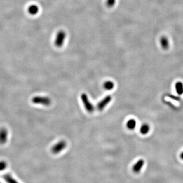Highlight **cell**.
Returning a JSON list of instances; mask_svg holds the SVG:
<instances>
[{
	"label": "cell",
	"mask_w": 183,
	"mask_h": 183,
	"mask_svg": "<svg viewBox=\"0 0 183 183\" xmlns=\"http://www.w3.org/2000/svg\"><path fill=\"white\" fill-rule=\"evenodd\" d=\"M32 102L36 104H41L44 106H49L51 103V99L48 97L38 96L34 97L32 99Z\"/></svg>",
	"instance_id": "obj_1"
},
{
	"label": "cell",
	"mask_w": 183,
	"mask_h": 183,
	"mask_svg": "<svg viewBox=\"0 0 183 183\" xmlns=\"http://www.w3.org/2000/svg\"><path fill=\"white\" fill-rule=\"evenodd\" d=\"M81 99L83 103V104L84 105L87 111L92 113L95 110L94 107L91 102V101L89 100V97L86 93H83L81 95Z\"/></svg>",
	"instance_id": "obj_2"
},
{
	"label": "cell",
	"mask_w": 183,
	"mask_h": 183,
	"mask_svg": "<svg viewBox=\"0 0 183 183\" xmlns=\"http://www.w3.org/2000/svg\"><path fill=\"white\" fill-rule=\"evenodd\" d=\"M66 37V33L64 31L60 30L57 32L55 37V44L57 47H61L63 46Z\"/></svg>",
	"instance_id": "obj_3"
},
{
	"label": "cell",
	"mask_w": 183,
	"mask_h": 183,
	"mask_svg": "<svg viewBox=\"0 0 183 183\" xmlns=\"http://www.w3.org/2000/svg\"><path fill=\"white\" fill-rule=\"evenodd\" d=\"M67 146V143L65 140H60L51 148V152L54 154H57L64 150Z\"/></svg>",
	"instance_id": "obj_4"
},
{
	"label": "cell",
	"mask_w": 183,
	"mask_h": 183,
	"mask_svg": "<svg viewBox=\"0 0 183 183\" xmlns=\"http://www.w3.org/2000/svg\"><path fill=\"white\" fill-rule=\"evenodd\" d=\"M111 100H112V97L110 95H108L104 97L102 100L100 101L97 104V108L98 109V110L99 111H102L104 109L105 107L111 102Z\"/></svg>",
	"instance_id": "obj_5"
},
{
	"label": "cell",
	"mask_w": 183,
	"mask_h": 183,
	"mask_svg": "<svg viewBox=\"0 0 183 183\" xmlns=\"http://www.w3.org/2000/svg\"><path fill=\"white\" fill-rule=\"evenodd\" d=\"M144 164V161L143 159H140L136 162L132 167V171L135 173H139L141 171Z\"/></svg>",
	"instance_id": "obj_6"
},
{
	"label": "cell",
	"mask_w": 183,
	"mask_h": 183,
	"mask_svg": "<svg viewBox=\"0 0 183 183\" xmlns=\"http://www.w3.org/2000/svg\"><path fill=\"white\" fill-rule=\"evenodd\" d=\"M8 131L6 128H1L0 129V144H4L7 141Z\"/></svg>",
	"instance_id": "obj_7"
},
{
	"label": "cell",
	"mask_w": 183,
	"mask_h": 183,
	"mask_svg": "<svg viewBox=\"0 0 183 183\" xmlns=\"http://www.w3.org/2000/svg\"><path fill=\"white\" fill-rule=\"evenodd\" d=\"M160 43L161 46L164 50H167L168 49L169 46V40L166 36H162L160 39Z\"/></svg>",
	"instance_id": "obj_8"
},
{
	"label": "cell",
	"mask_w": 183,
	"mask_h": 183,
	"mask_svg": "<svg viewBox=\"0 0 183 183\" xmlns=\"http://www.w3.org/2000/svg\"><path fill=\"white\" fill-rule=\"evenodd\" d=\"M39 10L38 6L36 5H32L28 8V12L32 15H35L37 14Z\"/></svg>",
	"instance_id": "obj_9"
},
{
	"label": "cell",
	"mask_w": 183,
	"mask_h": 183,
	"mask_svg": "<svg viewBox=\"0 0 183 183\" xmlns=\"http://www.w3.org/2000/svg\"><path fill=\"white\" fill-rule=\"evenodd\" d=\"M3 177L4 180L7 183H20L9 173H6L3 175Z\"/></svg>",
	"instance_id": "obj_10"
},
{
	"label": "cell",
	"mask_w": 183,
	"mask_h": 183,
	"mask_svg": "<svg viewBox=\"0 0 183 183\" xmlns=\"http://www.w3.org/2000/svg\"><path fill=\"white\" fill-rule=\"evenodd\" d=\"M175 91L177 94L179 95H182L183 94V83L179 81L175 83Z\"/></svg>",
	"instance_id": "obj_11"
},
{
	"label": "cell",
	"mask_w": 183,
	"mask_h": 183,
	"mask_svg": "<svg viewBox=\"0 0 183 183\" xmlns=\"http://www.w3.org/2000/svg\"><path fill=\"white\" fill-rule=\"evenodd\" d=\"M150 127L148 124H144L142 125L140 128V132L143 135L148 134L150 131Z\"/></svg>",
	"instance_id": "obj_12"
},
{
	"label": "cell",
	"mask_w": 183,
	"mask_h": 183,
	"mask_svg": "<svg viewBox=\"0 0 183 183\" xmlns=\"http://www.w3.org/2000/svg\"><path fill=\"white\" fill-rule=\"evenodd\" d=\"M136 126V121L134 119H130L127 123V127L130 130H133Z\"/></svg>",
	"instance_id": "obj_13"
},
{
	"label": "cell",
	"mask_w": 183,
	"mask_h": 183,
	"mask_svg": "<svg viewBox=\"0 0 183 183\" xmlns=\"http://www.w3.org/2000/svg\"><path fill=\"white\" fill-rule=\"evenodd\" d=\"M103 87H104V88L107 90H108V91L111 90L114 88V83L111 81H107L104 83Z\"/></svg>",
	"instance_id": "obj_14"
},
{
	"label": "cell",
	"mask_w": 183,
	"mask_h": 183,
	"mask_svg": "<svg viewBox=\"0 0 183 183\" xmlns=\"http://www.w3.org/2000/svg\"><path fill=\"white\" fill-rule=\"evenodd\" d=\"M7 167V164L5 161H0V171H2L6 169Z\"/></svg>",
	"instance_id": "obj_15"
},
{
	"label": "cell",
	"mask_w": 183,
	"mask_h": 183,
	"mask_svg": "<svg viewBox=\"0 0 183 183\" xmlns=\"http://www.w3.org/2000/svg\"><path fill=\"white\" fill-rule=\"evenodd\" d=\"M116 0H107V5L109 8H111L115 5Z\"/></svg>",
	"instance_id": "obj_16"
},
{
	"label": "cell",
	"mask_w": 183,
	"mask_h": 183,
	"mask_svg": "<svg viewBox=\"0 0 183 183\" xmlns=\"http://www.w3.org/2000/svg\"><path fill=\"white\" fill-rule=\"evenodd\" d=\"M180 158H181V159L182 160H183V151L182 152L181 154H180Z\"/></svg>",
	"instance_id": "obj_17"
},
{
	"label": "cell",
	"mask_w": 183,
	"mask_h": 183,
	"mask_svg": "<svg viewBox=\"0 0 183 183\" xmlns=\"http://www.w3.org/2000/svg\"><path fill=\"white\" fill-rule=\"evenodd\" d=\"M0 183H1V182H0Z\"/></svg>",
	"instance_id": "obj_18"
}]
</instances>
